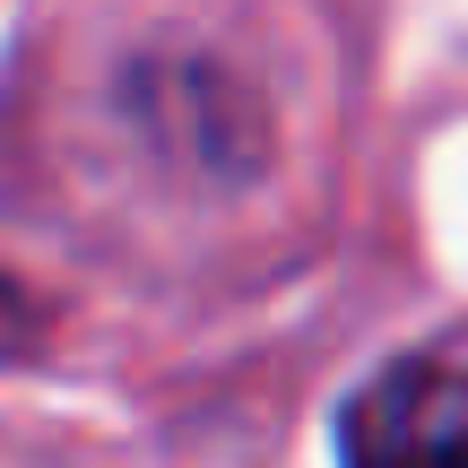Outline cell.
<instances>
[{"mask_svg": "<svg viewBox=\"0 0 468 468\" xmlns=\"http://www.w3.org/2000/svg\"><path fill=\"white\" fill-rule=\"evenodd\" d=\"M338 468H468V356H399L338 417Z\"/></svg>", "mask_w": 468, "mask_h": 468, "instance_id": "6da1fadb", "label": "cell"}, {"mask_svg": "<svg viewBox=\"0 0 468 468\" xmlns=\"http://www.w3.org/2000/svg\"><path fill=\"white\" fill-rule=\"evenodd\" d=\"M35 330H44V313H35V295H27V286L9 278V269H0V356H17V347H27Z\"/></svg>", "mask_w": 468, "mask_h": 468, "instance_id": "7a4b0ae2", "label": "cell"}]
</instances>
